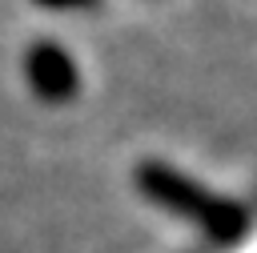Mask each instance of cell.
Returning a JSON list of instances; mask_svg holds the SVG:
<instances>
[{
    "label": "cell",
    "mask_w": 257,
    "mask_h": 253,
    "mask_svg": "<svg viewBox=\"0 0 257 253\" xmlns=\"http://www.w3.org/2000/svg\"><path fill=\"white\" fill-rule=\"evenodd\" d=\"M133 181H137V189L153 205H161L165 213H173L181 221H193L213 241H237L245 233V225H249V217H245L241 205L209 193L205 185H197L193 177L169 169L165 161H141L137 173H133Z\"/></svg>",
    "instance_id": "6da1fadb"
},
{
    "label": "cell",
    "mask_w": 257,
    "mask_h": 253,
    "mask_svg": "<svg viewBox=\"0 0 257 253\" xmlns=\"http://www.w3.org/2000/svg\"><path fill=\"white\" fill-rule=\"evenodd\" d=\"M24 72H28L32 92H36L40 100H48V104H64V100L76 92V84H80L72 56H68L60 44H52V40H40V44L28 48Z\"/></svg>",
    "instance_id": "7a4b0ae2"
},
{
    "label": "cell",
    "mask_w": 257,
    "mask_h": 253,
    "mask_svg": "<svg viewBox=\"0 0 257 253\" xmlns=\"http://www.w3.org/2000/svg\"><path fill=\"white\" fill-rule=\"evenodd\" d=\"M40 8H52V12H76V8H92L96 0H36Z\"/></svg>",
    "instance_id": "3957f363"
}]
</instances>
